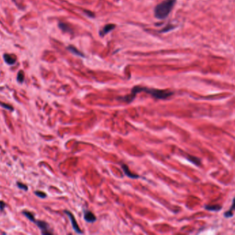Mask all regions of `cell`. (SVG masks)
<instances>
[{
    "label": "cell",
    "mask_w": 235,
    "mask_h": 235,
    "mask_svg": "<svg viewBox=\"0 0 235 235\" xmlns=\"http://www.w3.org/2000/svg\"><path fill=\"white\" fill-rule=\"evenodd\" d=\"M140 92H145L148 94H150L153 97L158 99H166L171 97V95H173V93L170 90H158V89H153V88H147L144 87L140 86H135L132 89L131 93L126 97L122 98V100L124 102L127 103H130L134 99L135 95L138 93Z\"/></svg>",
    "instance_id": "6da1fadb"
},
{
    "label": "cell",
    "mask_w": 235,
    "mask_h": 235,
    "mask_svg": "<svg viewBox=\"0 0 235 235\" xmlns=\"http://www.w3.org/2000/svg\"><path fill=\"white\" fill-rule=\"evenodd\" d=\"M175 2L176 0H164L155 8V17L159 20H164L167 17L172 11Z\"/></svg>",
    "instance_id": "7a4b0ae2"
},
{
    "label": "cell",
    "mask_w": 235,
    "mask_h": 235,
    "mask_svg": "<svg viewBox=\"0 0 235 235\" xmlns=\"http://www.w3.org/2000/svg\"><path fill=\"white\" fill-rule=\"evenodd\" d=\"M35 224H37L40 229L41 230L42 234H52V232H50V227L48 223H46L43 221H36Z\"/></svg>",
    "instance_id": "3957f363"
},
{
    "label": "cell",
    "mask_w": 235,
    "mask_h": 235,
    "mask_svg": "<svg viewBox=\"0 0 235 235\" xmlns=\"http://www.w3.org/2000/svg\"><path fill=\"white\" fill-rule=\"evenodd\" d=\"M64 212L68 216V217H69L70 219V221H71V223H72L73 229L74 230V231L76 232H77V233H79V234H83V232L81 231V229H80L79 226L78 225V224H77V223L76 221V219H75L74 215H73L70 212V211H68V210H65Z\"/></svg>",
    "instance_id": "277c9868"
},
{
    "label": "cell",
    "mask_w": 235,
    "mask_h": 235,
    "mask_svg": "<svg viewBox=\"0 0 235 235\" xmlns=\"http://www.w3.org/2000/svg\"><path fill=\"white\" fill-rule=\"evenodd\" d=\"M4 60L5 62L8 65L13 66L16 63L17 61V57L15 55H10V54H4Z\"/></svg>",
    "instance_id": "5b68a950"
},
{
    "label": "cell",
    "mask_w": 235,
    "mask_h": 235,
    "mask_svg": "<svg viewBox=\"0 0 235 235\" xmlns=\"http://www.w3.org/2000/svg\"><path fill=\"white\" fill-rule=\"evenodd\" d=\"M84 218L87 222L94 223L96 221V217L94 214L89 210H85L84 213Z\"/></svg>",
    "instance_id": "8992f818"
},
{
    "label": "cell",
    "mask_w": 235,
    "mask_h": 235,
    "mask_svg": "<svg viewBox=\"0 0 235 235\" xmlns=\"http://www.w3.org/2000/svg\"><path fill=\"white\" fill-rule=\"evenodd\" d=\"M115 26H116L114 24H112V23L105 26L103 28V29L100 31L99 32L100 35L101 37L105 36V35H107L108 32H109L110 31H112V30H114Z\"/></svg>",
    "instance_id": "52a82bcc"
},
{
    "label": "cell",
    "mask_w": 235,
    "mask_h": 235,
    "mask_svg": "<svg viewBox=\"0 0 235 235\" xmlns=\"http://www.w3.org/2000/svg\"><path fill=\"white\" fill-rule=\"evenodd\" d=\"M122 168H123V170L124 171V172L125 175L129 177V178H131V179H138L139 178V176L137 175H135V174L132 173L129 170L128 166L125 165V164H123V166H122Z\"/></svg>",
    "instance_id": "ba28073f"
},
{
    "label": "cell",
    "mask_w": 235,
    "mask_h": 235,
    "mask_svg": "<svg viewBox=\"0 0 235 235\" xmlns=\"http://www.w3.org/2000/svg\"><path fill=\"white\" fill-rule=\"evenodd\" d=\"M22 214L25 216V217H26L27 218H28V219H29L30 221H32V222H33V223H35V221H36V219H35L34 215L32 212H29V211H23Z\"/></svg>",
    "instance_id": "9c48e42d"
},
{
    "label": "cell",
    "mask_w": 235,
    "mask_h": 235,
    "mask_svg": "<svg viewBox=\"0 0 235 235\" xmlns=\"http://www.w3.org/2000/svg\"><path fill=\"white\" fill-rule=\"evenodd\" d=\"M67 49L68 50L71 52L72 53L74 54V55H78L80 56V57H84V55L82 53H81L79 50H77V49L75 48V47L72 46H69L67 47Z\"/></svg>",
    "instance_id": "30bf717a"
},
{
    "label": "cell",
    "mask_w": 235,
    "mask_h": 235,
    "mask_svg": "<svg viewBox=\"0 0 235 235\" xmlns=\"http://www.w3.org/2000/svg\"><path fill=\"white\" fill-rule=\"evenodd\" d=\"M233 210H235V198L233 199V203H232L231 208H230V209L228 211H227V212L224 214L225 217L226 218H230L232 217V216H233V212H232V211Z\"/></svg>",
    "instance_id": "8fae6325"
},
{
    "label": "cell",
    "mask_w": 235,
    "mask_h": 235,
    "mask_svg": "<svg viewBox=\"0 0 235 235\" xmlns=\"http://www.w3.org/2000/svg\"><path fill=\"white\" fill-rule=\"evenodd\" d=\"M205 209L210 211H215V212H217L219 211L222 209V207L219 205H213V206H206Z\"/></svg>",
    "instance_id": "7c38bea8"
},
{
    "label": "cell",
    "mask_w": 235,
    "mask_h": 235,
    "mask_svg": "<svg viewBox=\"0 0 235 235\" xmlns=\"http://www.w3.org/2000/svg\"><path fill=\"white\" fill-rule=\"evenodd\" d=\"M58 26L61 29L63 32H71V29L69 27V26L65 23H59L58 24Z\"/></svg>",
    "instance_id": "4fadbf2b"
},
{
    "label": "cell",
    "mask_w": 235,
    "mask_h": 235,
    "mask_svg": "<svg viewBox=\"0 0 235 235\" xmlns=\"http://www.w3.org/2000/svg\"><path fill=\"white\" fill-rule=\"evenodd\" d=\"M25 79V76H24V72H23L22 70H20L19 72H18L17 76V80L19 83L22 84L23 81Z\"/></svg>",
    "instance_id": "5bb4252c"
},
{
    "label": "cell",
    "mask_w": 235,
    "mask_h": 235,
    "mask_svg": "<svg viewBox=\"0 0 235 235\" xmlns=\"http://www.w3.org/2000/svg\"><path fill=\"white\" fill-rule=\"evenodd\" d=\"M188 159H189L190 161H191L192 163H193L194 164H196V165L199 166V165H200V163H201L200 160H199L198 158H197V157L189 156V158H188Z\"/></svg>",
    "instance_id": "9a60e30c"
},
{
    "label": "cell",
    "mask_w": 235,
    "mask_h": 235,
    "mask_svg": "<svg viewBox=\"0 0 235 235\" xmlns=\"http://www.w3.org/2000/svg\"><path fill=\"white\" fill-rule=\"evenodd\" d=\"M0 105H1L2 108H4V109L10 110V111H13V110H14L13 107L12 106V105H9V104H7V103H3V102H0Z\"/></svg>",
    "instance_id": "2e32d148"
},
{
    "label": "cell",
    "mask_w": 235,
    "mask_h": 235,
    "mask_svg": "<svg viewBox=\"0 0 235 235\" xmlns=\"http://www.w3.org/2000/svg\"><path fill=\"white\" fill-rule=\"evenodd\" d=\"M17 186L19 188V189H22L25 190V191H28V185H26L24 184H23L22 182H17Z\"/></svg>",
    "instance_id": "e0dca14e"
},
{
    "label": "cell",
    "mask_w": 235,
    "mask_h": 235,
    "mask_svg": "<svg viewBox=\"0 0 235 235\" xmlns=\"http://www.w3.org/2000/svg\"><path fill=\"white\" fill-rule=\"evenodd\" d=\"M34 194L37 195V197H40V198H42V199L46 198V197H47V194L45 193V192L39 191V190H36V191L34 192Z\"/></svg>",
    "instance_id": "ac0fdd59"
},
{
    "label": "cell",
    "mask_w": 235,
    "mask_h": 235,
    "mask_svg": "<svg viewBox=\"0 0 235 235\" xmlns=\"http://www.w3.org/2000/svg\"><path fill=\"white\" fill-rule=\"evenodd\" d=\"M6 203L4 201H0V211H3L5 209Z\"/></svg>",
    "instance_id": "d6986e66"
}]
</instances>
